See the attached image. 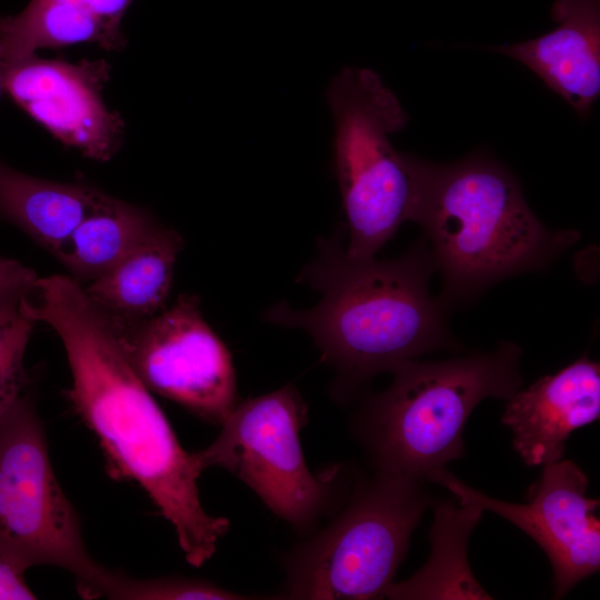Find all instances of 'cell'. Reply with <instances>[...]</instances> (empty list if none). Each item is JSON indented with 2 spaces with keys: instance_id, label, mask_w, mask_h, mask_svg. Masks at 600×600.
Returning a JSON list of instances; mask_svg holds the SVG:
<instances>
[{
  "instance_id": "obj_1",
  "label": "cell",
  "mask_w": 600,
  "mask_h": 600,
  "mask_svg": "<svg viewBox=\"0 0 600 600\" xmlns=\"http://www.w3.org/2000/svg\"><path fill=\"white\" fill-rule=\"evenodd\" d=\"M24 310L61 340L72 378L67 398L98 438L110 476L139 484L173 526L186 560L203 566L229 520L203 509L201 471L130 366L107 314L66 274L38 277Z\"/></svg>"
},
{
  "instance_id": "obj_2",
  "label": "cell",
  "mask_w": 600,
  "mask_h": 600,
  "mask_svg": "<svg viewBox=\"0 0 600 600\" xmlns=\"http://www.w3.org/2000/svg\"><path fill=\"white\" fill-rule=\"evenodd\" d=\"M434 270L423 236L403 254L377 260L348 256L337 234L320 241L319 256L299 277L321 293L320 302L300 311L280 302L263 319L307 331L348 393L380 372L456 347L450 307L429 291Z\"/></svg>"
},
{
  "instance_id": "obj_3",
  "label": "cell",
  "mask_w": 600,
  "mask_h": 600,
  "mask_svg": "<svg viewBox=\"0 0 600 600\" xmlns=\"http://www.w3.org/2000/svg\"><path fill=\"white\" fill-rule=\"evenodd\" d=\"M416 176L410 221L423 231L449 307L509 277L543 270L580 239L577 230L547 228L517 178L489 156L450 163L416 157Z\"/></svg>"
},
{
  "instance_id": "obj_4",
  "label": "cell",
  "mask_w": 600,
  "mask_h": 600,
  "mask_svg": "<svg viewBox=\"0 0 600 600\" xmlns=\"http://www.w3.org/2000/svg\"><path fill=\"white\" fill-rule=\"evenodd\" d=\"M520 348L397 367L388 389L371 397L359 429L378 470L427 482L464 453L463 430L487 398L509 399L522 384Z\"/></svg>"
},
{
  "instance_id": "obj_5",
  "label": "cell",
  "mask_w": 600,
  "mask_h": 600,
  "mask_svg": "<svg viewBox=\"0 0 600 600\" xmlns=\"http://www.w3.org/2000/svg\"><path fill=\"white\" fill-rule=\"evenodd\" d=\"M333 161L352 258H373L411 220L416 198V156L401 152L391 136L408 114L380 76L346 67L329 82Z\"/></svg>"
},
{
  "instance_id": "obj_6",
  "label": "cell",
  "mask_w": 600,
  "mask_h": 600,
  "mask_svg": "<svg viewBox=\"0 0 600 600\" xmlns=\"http://www.w3.org/2000/svg\"><path fill=\"white\" fill-rule=\"evenodd\" d=\"M433 502L423 481L378 470L326 529L284 559L291 599H378Z\"/></svg>"
},
{
  "instance_id": "obj_7",
  "label": "cell",
  "mask_w": 600,
  "mask_h": 600,
  "mask_svg": "<svg viewBox=\"0 0 600 600\" xmlns=\"http://www.w3.org/2000/svg\"><path fill=\"white\" fill-rule=\"evenodd\" d=\"M0 543L28 568L73 574L83 598L107 597L117 571L89 554L80 519L51 464L44 426L23 393L0 420Z\"/></svg>"
},
{
  "instance_id": "obj_8",
  "label": "cell",
  "mask_w": 600,
  "mask_h": 600,
  "mask_svg": "<svg viewBox=\"0 0 600 600\" xmlns=\"http://www.w3.org/2000/svg\"><path fill=\"white\" fill-rule=\"evenodd\" d=\"M306 421L307 407L290 384L236 403L217 439L192 453L194 462L201 472L209 467L227 469L272 512L306 532L330 493L328 479L307 467L300 442Z\"/></svg>"
},
{
  "instance_id": "obj_9",
  "label": "cell",
  "mask_w": 600,
  "mask_h": 600,
  "mask_svg": "<svg viewBox=\"0 0 600 600\" xmlns=\"http://www.w3.org/2000/svg\"><path fill=\"white\" fill-rule=\"evenodd\" d=\"M107 317L130 366L150 391L202 419L223 421L237 403L234 369L197 297L180 294L170 307L143 319Z\"/></svg>"
},
{
  "instance_id": "obj_10",
  "label": "cell",
  "mask_w": 600,
  "mask_h": 600,
  "mask_svg": "<svg viewBox=\"0 0 600 600\" xmlns=\"http://www.w3.org/2000/svg\"><path fill=\"white\" fill-rule=\"evenodd\" d=\"M428 481L447 488L461 504L501 516L537 542L553 570L554 598H562L599 570V501L587 496L589 480L574 462L544 464L540 479L529 490L528 503L523 504L489 497L446 469L432 473Z\"/></svg>"
},
{
  "instance_id": "obj_11",
  "label": "cell",
  "mask_w": 600,
  "mask_h": 600,
  "mask_svg": "<svg viewBox=\"0 0 600 600\" xmlns=\"http://www.w3.org/2000/svg\"><path fill=\"white\" fill-rule=\"evenodd\" d=\"M110 77L104 60L39 58L36 53L2 64V88L34 121L68 147L98 161L120 149L124 123L102 99Z\"/></svg>"
},
{
  "instance_id": "obj_12",
  "label": "cell",
  "mask_w": 600,
  "mask_h": 600,
  "mask_svg": "<svg viewBox=\"0 0 600 600\" xmlns=\"http://www.w3.org/2000/svg\"><path fill=\"white\" fill-rule=\"evenodd\" d=\"M600 364L587 354L509 399L502 422L528 466L562 459L570 434L599 419Z\"/></svg>"
},
{
  "instance_id": "obj_13",
  "label": "cell",
  "mask_w": 600,
  "mask_h": 600,
  "mask_svg": "<svg viewBox=\"0 0 600 600\" xmlns=\"http://www.w3.org/2000/svg\"><path fill=\"white\" fill-rule=\"evenodd\" d=\"M552 18V31L492 50L522 63L586 118L600 94V1L557 0Z\"/></svg>"
},
{
  "instance_id": "obj_14",
  "label": "cell",
  "mask_w": 600,
  "mask_h": 600,
  "mask_svg": "<svg viewBox=\"0 0 600 600\" xmlns=\"http://www.w3.org/2000/svg\"><path fill=\"white\" fill-rule=\"evenodd\" d=\"M133 0H31L16 16L0 14V46L13 59L38 49L96 43L120 50L122 19Z\"/></svg>"
},
{
  "instance_id": "obj_15",
  "label": "cell",
  "mask_w": 600,
  "mask_h": 600,
  "mask_svg": "<svg viewBox=\"0 0 600 600\" xmlns=\"http://www.w3.org/2000/svg\"><path fill=\"white\" fill-rule=\"evenodd\" d=\"M182 247L181 236L160 224L114 266L83 284V290L109 316H153L164 308Z\"/></svg>"
},
{
  "instance_id": "obj_16",
  "label": "cell",
  "mask_w": 600,
  "mask_h": 600,
  "mask_svg": "<svg viewBox=\"0 0 600 600\" xmlns=\"http://www.w3.org/2000/svg\"><path fill=\"white\" fill-rule=\"evenodd\" d=\"M107 193L20 172L0 159V218L51 254Z\"/></svg>"
},
{
  "instance_id": "obj_17",
  "label": "cell",
  "mask_w": 600,
  "mask_h": 600,
  "mask_svg": "<svg viewBox=\"0 0 600 600\" xmlns=\"http://www.w3.org/2000/svg\"><path fill=\"white\" fill-rule=\"evenodd\" d=\"M447 501L437 507L428 562L410 579L392 582L383 598L491 599L474 579L467 560L468 539L483 510Z\"/></svg>"
},
{
  "instance_id": "obj_18",
  "label": "cell",
  "mask_w": 600,
  "mask_h": 600,
  "mask_svg": "<svg viewBox=\"0 0 600 600\" xmlns=\"http://www.w3.org/2000/svg\"><path fill=\"white\" fill-rule=\"evenodd\" d=\"M160 226L146 210L106 194L52 253L81 281H92Z\"/></svg>"
},
{
  "instance_id": "obj_19",
  "label": "cell",
  "mask_w": 600,
  "mask_h": 600,
  "mask_svg": "<svg viewBox=\"0 0 600 600\" xmlns=\"http://www.w3.org/2000/svg\"><path fill=\"white\" fill-rule=\"evenodd\" d=\"M36 272L0 256V420L24 393L26 349L36 322L24 311V297Z\"/></svg>"
},
{
  "instance_id": "obj_20",
  "label": "cell",
  "mask_w": 600,
  "mask_h": 600,
  "mask_svg": "<svg viewBox=\"0 0 600 600\" xmlns=\"http://www.w3.org/2000/svg\"><path fill=\"white\" fill-rule=\"evenodd\" d=\"M107 598L129 600L211 599L239 600L249 597L228 591L209 581L189 578H129L118 572Z\"/></svg>"
},
{
  "instance_id": "obj_21",
  "label": "cell",
  "mask_w": 600,
  "mask_h": 600,
  "mask_svg": "<svg viewBox=\"0 0 600 600\" xmlns=\"http://www.w3.org/2000/svg\"><path fill=\"white\" fill-rule=\"evenodd\" d=\"M28 566L0 543V600H32L36 594L24 580Z\"/></svg>"
},
{
  "instance_id": "obj_22",
  "label": "cell",
  "mask_w": 600,
  "mask_h": 600,
  "mask_svg": "<svg viewBox=\"0 0 600 600\" xmlns=\"http://www.w3.org/2000/svg\"><path fill=\"white\" fill-rule=\"evenodd\" d=\"M2 64H3V60H2L1 51H0V92H1V90H3V88H2Z\"/></svg>"
}]
</instances>
